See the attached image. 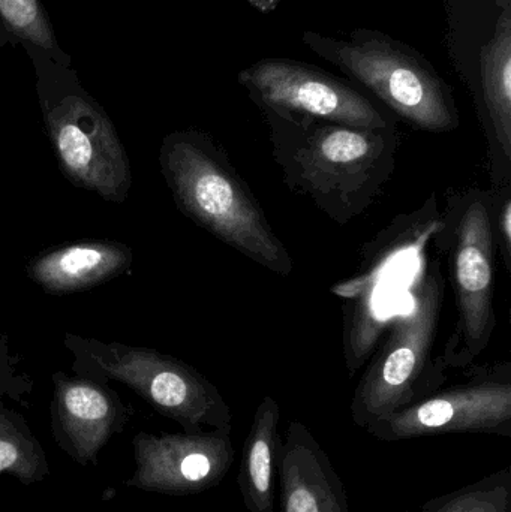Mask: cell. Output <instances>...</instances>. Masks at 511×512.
Returning a JSON list of instances; mask_svg holds the SVG:
<instances>
[{
	"label": "cell",
	"instance_id": "obj_1",
	"mask_svg": "<svg viewBox=\"0 0 511 512\" xmlns=\"http://www.w3.org/2000/svg\"><path fill=\"white\" fill-rule=\"evenodd\" d=\"M285 186L335 224L365 215L392 180L398 126L357 128L311 117L261 111Z\"/></svg>",
	"mask_w": 511,
	"mask_h": 512
},
{
	"label": "cell",
	"instance_id": "obj_2",
	"mask_svg": "<svg viewBox=\"0 0 511 512\" xmlns=\"http://www.w3.org/2000/svg\"><path fill=\"white\" fill-rule=\"evenodd\" d=\"M159 167L180 212L255 264L290 276L294 261L263 206L212 135L198 129L165 135Z\"/></svg>",
	"mask_w": 511,
	"mask_h": 512
},
{
	"label": "cell",
	"instance_id": "obj_3",
	"mask_svg": "<svg viewBox=\"0 0 511 512\" xmlns=\"http://www.w3.org/2000/svg\"><path fill=\"white\" fill-rule=\"evenodd\" d=\"M405 286V304L393 316L386 342L368 361L351 400V418L365 430L444 387L449 369L435 355L444 297V262L428 252Z\"/></svg>",
	"mask_w": 511,
	"mask_h": 512
},
{
	"label": "cell",
	"instance_id": "obj_4",
	"mask_svg": "<svg viewBox=\"0 0 511 512\" xmlns=\"http://www.w3.org/2000/svg\"><path fill=\"white\" fill-rule=\"evenodd\" d=\"M39 110L63 176L102 200L123 203L132 186L131 165L110 116L84 89L72 66L27 45Z\"/></svg>",
	"mask_w": 511,
	"mask_h": 512
},
{
	"label": "cell",
	"instance_id": "obj_5",
	"mask_svg": "<svg viewBox=\"0 0 511 512\" xmlns=\"http://www.w3.org/2000/svg\"><path fill=\"white\" fill-rule=\"evenodd\" d=\"M302 41L411 128L444 134L461 125L452 87L411 45L372 29L353 30L348 38L305 30Z\"/></svg>",
	"mask_w": 511,
	"mask_h": 512
},
{
	"label": "cell",
	"instance_id": "obj_6",
	"mask_svg": "<svg viewBox=\"0 0 511 512\" xmlns=\"http://www.w3.org/2000/svg\"><path fill=\"white\" fill-rule=\"evenodd\" d=\"M431 245L446 262L456 303L455 328L440 357L449 370L465 369L486 351L497 328L491 191L465 188L447 195Z\"/></svg>",
	"mask_w": 511,
	"mask_h": 512
},
{
	"label": "cell",
	"instance_id": "obj_7",
	"mask_svg": "<svg viewBox=\"0 0 511 512\" xmlns=\"http://www.w3.org/2000/svg\"><path fill=\"white\" fill-rule=\"evenodd\" d=\"M63 345L72 355V372L84 378L126 385L162 417L185 432L204 429L231 433L233 414L215 384L177 358L140 346L66 333Z\"/></svg>",
	"mask_w": 511,
	"mask_h": 512
},
{
	"label": "cell",
	"instance_id": "obj_8",
	"mask_svg": "<svg viewBox=\"0 0 511 512\" xmlns=\"http://www.w3.org/2000/svg\"><path fill=\"white\" fill-rule=\"evenodd\" d=\"M467 379L372 421L365 432L381 442H402L450 433L511 438V364H471Z\"/></svg>",
	"mask_w": 511,
	"mask_h": 512
},
{
	"label": "cell",
	"instance_id": "obj_9",
	"mask_svg": "<svg viewBox=\"0 0 511 512\" xmlns=\"http://www.w3.org/2000/svg\"><path fill=\"white\" fill-rule=\"evenodd\" d=\"M260 111L311 117L357 128L396 125L395 116L354 84L309 63L263 59L237 75Z\"/></svg>",
	"mask_w": 511,
	"mask_h": 512
},
{
	"label": "cell",
	"instance_id": "obj_10",
	"mask_svg": "<svg viewBox=\"0 0 511 512\" xmlns=\"http://www.w3.org/2000/svg\"><path fill=\"white\" fill-rule=\"evenodd\" d=\"M135 471L125 486L165 496H194L219 486L234 463L231 433L140 432L132 439Z\"/></svg>",
	"mask_w": 511,
	"mask_h": 512
},
{
	"label": "cell",
	"instance_id": "obj_11",
	"mask_svg": "<svg viewBox=\"0 0 511 512\" xmlns=\"http://www.w3.org/2000/svg\"><path fill=\"white\" fill-rule=\"evenodd\" d=\"M440 224L441 209L437 195L432 194L419 209L396 216L371 242H366L359 251L356 273L336 283L332 294L354 309L390 315L387 289L404 276V268L416 265L428 251Z\"/></svg>",
	"mask_w": 511,
	"mask_h": 512
},
{
	"label": "cell",
	"instance_id": "obj_12",
	"mask_svg": "<svg viewBox=\"0 0 511 512\" xmlns=\"http://www.w3.org/2000/svg\"><path fill=\"white\" fill-rule=\"evenodd\" d=\"M51 435L57 447L80 466H98L99 454L125 430L134 409L110 384L57 372L53 375Z\"/></svg>",
	"mask_w": 511,
	"mask_h": 512
},
{
	"label": "cell",
	"instance_id": "obj_13",
	"mask_svg": "<svg viewBox=\"0 0 511 512\" xmlns=\"http://www.w3.org/2000/svg\"><path fill=\"white\" fill-rule=\"evenodd\" d=\"M497 23L480 50L476 93L492 189L511 186V0H495Z\"/></svg>",
	"mask_w": 511,
	"mask_h": 512
},
{
	"label": "cell",
	"instance_id": "obj_14",
	"mask_svg": "<svg viewBox=\"0 0 511 512\" xmlns=\"http://www.w3.org/2000/svg\"><path fill=\"white\" fill-rule=\"evenodd\" d=\"M281 512H350L347 490L311 429L290 421L278 460Z\"/></svg>",
	"mask_w": 511,
	"mask_h": 512
},
{
	"label": "cell",
	"instance_id": "obj_15",
	"mask_svg": "<svg viewBox=\"0 0 511 512\" xmlns=\"http://www.w3.org/2000/svg\"><path fill=\"white\" fill-rule=\"evenodd\" d=\"M132 261L134 254L123 243L87 240L36 256L27 276L48 294H71L122 276Z\"/></svg>",
	"mask_w": 511,
	"mask_h": 512
},
{
	"label": "cell",
	"instance_id": "obj_16",
	"mask_svg": "<svg viewBox=\"0 0 511 512\" xmlns=\"http://www.w3.org/2000/svg\"><path fill=\"white\" fill-rule=\"evenodd\" d=\"M281 409L272 396H264L255 409L251 429L243 444L237 486L249 512H275Z\"/></svg>",
	"mask_w": 511,
	"mask_h": 512
},
{
	"label": "cell",
	"instance_id": "obj_17",
	"mask_svg": "<svg viewBox=\"0 0 511 512\" xmlns=\"http://www.w3.org/2000/svg\"><path fill=\"white\" fill-rule=\"evenodd\" d=\"M3 474L11 475L23 486H32L47 480L51 469L47 453L26 417L6 406L0 397V477Z\"/></svg>",
	"mask_w": 511,
	"mask_h": 512
},
{
	"label": "cell",
	"instance_id": "obj_18",
	"mask_svg": "<svg viewBox=\"0 0 511 512\" xmlns=\"http://www.w3.org/2000/svg\"><path fill=\"white\" fill-rule=\"evenodd\" d=\"M0 45H32L54 62L72 66V57L60 47L42 0H0Z\"/></svg>",
	"mask_w": 511,
	"mask_h": 512
},
{
	"label": "cell",
	"instance_id": "obj_19",
	"mask_svg": "<svg viewBox=\"0 0 511 512\" xmlns=\"http://www.w3.org/2000/svg\"><path fill=\"white\" fill-rule=\"evenodd\" d=\"M420 512H511V468L429 499Z\"/></svg>",
	"mask_w": 511,
	"mask_h": 512
},
{
	"label": "cell",
	"instance_id": "obj_20",
	"mask_svg": "<svg viewBox=\"0 0 511 512\" xmlns=\"http://www.w3.org/2000/svg\"><path fill=\"white\" fill-rule=\"evenodd\" d=\"M21 358L9 345L8 336L0 327V397L21 406L29 405L33 379L21 372Z\"/></svg>",
	"mask_w": 511,
	"mask_h": 512
},
{
	"label": "cell",
	"instance_id": "obj_21",
	"mask_svg": "<svg viewBox=\"0 0 511 512\" xmlns=\"http://www.w3.org/2000/svg\"><path fill=\"white\" fill-rule=\"evenodd\" d=\"M492 197V227L495 245L500 249L504 267L511 273V186L489 189Z\"/></svg>",
	"mask_w": 511,
	"mask_h": 512
},
{
	"label": "cell",
	"instance_id": "obj_22",
	"mask_svg": "<svg viewBox=\"0 0 511 512\" xmlns=\"http://www.w3.org/2000/svg\"><path fill=\"white\" fill-rule=\"evenodd\" d=\"M246 2L254 6L261 14H269V12L275 11L278 8L281 0H246Z\"/></svg>",
	"mask_w": 511,
	"mask_h": 512
}]
</instances>
